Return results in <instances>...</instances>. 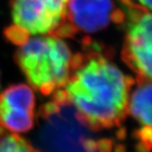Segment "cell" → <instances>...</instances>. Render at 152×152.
Masks as SVG:
<instances>
[{
  "label": "cell",
  "mask_w": 152,
  "mask_h": 152,
  "mask_svg": "<svg viewBox=\"0 0 152 152\" xmlns=\"http://www.w3.org/2000/svg\"><path fill=\"white\" fill-rule=\"evenodd\" d=\"M133 80L100 49L76 54L68 80L54 95L68 104L90 130L120 126Z\"/></svg>",
  "instance_id": "cell-1"
},
{
  "label": "cell",
  "mask_w": 152,
  "mask_h": 152,
  "mask_svg": "<svg viewBox=\"0 0 152 152\" xmlns=\"http://www.w3.org/2000/svg\"><path fill=\"white\" fill-rule=\"evenodd\" d=\"M18 46L16 61L32 88L50 94L65 84L74 55L61 38L31 37Z\"/></svg>",
  "instance_id": "cell-2"
},
{
  "label": "cell",
  "mask_w": 152,
  "mask_h": 152,
  "mask_svg": "<svg viewBox=\"0 0 152 152\" xmlns=\"http://www.w3.org/2000/svg\"><path fill=\"white\" fill-rule=\"evenodd\" d=\"M69 0H11L13 24L7 38L17 45L31 37H67L74 34L67 20Z\"/></svg>",
  "instance_id": "cell-3"
},
{
  "label": "cell",
  "mask_w": 152,
  "mask_h": 152,
  "mask_svg": "<svg viewBox=\"0 0 152 152\" xmlns=\"http://www.w3.org/2000/svg\"><path fill=\"white\" fill-rule=\"evenodd\" d=\"M128 22L123 60L137 76L150 81L152 72V18L150 11L139 5L128 4Z\"/></svg>",
  "instance_id": "cell-4"
},
{
  "label": "cell",
  "mask_w": 152,
  "mask_h": 152,
  "mask_svg": "<svg viewBox=\"0 0 152 152\" xmlns=\"http://www.w3.org/2000/svg\"><path fill=\"white\" fill-rule=\"evenodd\" d=\"M35 105L30 86L23 83L9 86L0 94V127L14 134L29 131L35 123Z\"/></svg>",
  "instance_id": "cell-5"
},
{
  "label": "cell",
  "mask_w": 152,
  "mask_h": 152,
  "mask_svg": "<svg viewBox=\"0 0 152 152\" xmlns=\"http://www.w3.org/2000/svg\"><path fill=\"white\" fill-rule=\"evenodd\" d=\"M67 20L74 34L78 31L94 33L112 21L121 22L124 14L115 9L113 0H69Z\"/></svg>",
  "instance_id": "cell-6"
},
{
  "label": "cell",
  "mask_w": 152,
  "mask_h": 152,
  "mask_svg": "<svg viewBox=\"0 0 152 152\" xmlns=\"http://www.w3.org/2000/svg\"><path fill=\"white\" fill-rule=\"evenodd\" d=\"M151 82L137 80V85L129 94L127 113L138 123L137 131L140 152L151 150Z\"/></svg>",
  "instance_id": "cell-7"
},
{
  "label": "cell",
  "mask_w": 152,
  "mask_h": 152,
  "mask_svg": "<svg viewBox=\"0 0 152 152\" xmlns=\"http://www.w3.org/2000/svg\"><path fill=\"white\" fill-rule=\"evenodd\" d=\"M0 152H39L27 139L18 134L0 132Z\"/></svg>",
  "instance_id": "cell-8"
},
{
  "label": "cell",
  "mask_w": 152,
  "mask_h": 152,
  "mask_svg": "<svg viewBox=\"0 0 152 152\" xmlns=\"http://www.w3.org/2000/svg\"><path fill=\"white\" fill-rule=\"evenodd\" d=\"M138 3H139L138 5L140 7H144V8H146V9H148L150 11L151 4H152L151 0H138Z\"/></svg>",
  "instance_id": "cell-9"
}]
</instances>
